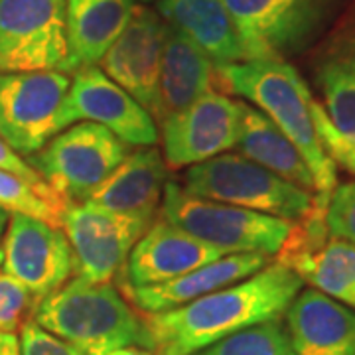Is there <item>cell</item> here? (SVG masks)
<instances>
[{
  "instance_id": "cell-6",
  "label": "cell",
  "mask_w": 355,
  "mask_h": 355,
  "mask_svg": "<svg viewBox=\"0 0 355 355\" xmlns=\"http://www.w3.org/2000/svg\"><path fill=\"white\" fill-rule=\"evenodd\" d=\"M182 188L211 202L300 223L314 211V193L294 186L241 154L225 153L190 166Z\"/></svg>"
},
{
  "instance_id": "cell-33",
  "label": "cell",
  "mask_w": 355,
  "mask_h": 355,
  "mask_svg": "<svg viewBox=\"0 0 355 355\" xmlns=\"http://www.w3.org/2000/svg\"><path fill=\"white\" fill-rule=\"evenodd\" d=\"M8 219H10V214L4 207H0V245H2V239H4V233H6Z\"/></svg>"
},
{
  "instance_id": "cell-22",
  "label": "cell",
  "mask_w": 355,
  "mask_h": 355,
  "mask_svg": "<svg viewBox=\"0 0 355 355\" xmlns=\"http://www.w3.org/2000/svg\"><path fill=\"white\" fill-rule=\"evenodd\" d=\"M217 87H221V83L211 60L182 32L168 26L154 121L162 123L166 116L184 111L205 93L217 91Z\"/></svg>"
},
{
  "instance_id": "cell-35",
  "label": "cell",
  "mask_w": 355,
  "mask_h": 355,
  "mask_svg": "<svg viewBox=\"0 0 355 355\" xmlns=\"http://www.w3.org/2000/svg\"><path fill=\"white\" fill-rule=\"evenodd\" d=\"M140 2H153V0H140Z\"/></svg>"
},
{
  "instance_id": "cell-30",
  "label": "cell",
  "mask_w": 355,
  "mask_h": 355,
  "mask_svg": "<svg viewBox=\"0 0 355 355\" xmlns=\"http://www.w3.org/2000/svg\"><path fill=\"white\" fill-rule=\"evenodd\" d=\"M0 168L2 170H6V172H12L18 178H22L26 182H30L32 186H38V188H50L42 178L38 176V172L32 168V166L26 162L24 158L20 156V154H16L4 142V140L0 139ZM51 190V188H50Z\"/></svg>"
},
{
  "instance_id": "cell-19",
  "label": "cell",
  "mask_w": 355,
  "mask_h": 355,
  "mask_svg": "<svg viewBox=\"0 0 355 355\" xmlns=\"http://www.w3.org/2000/svg\"><path fill=\"white\" fill-rule=\"evenodd\" d=\"M284 316L296 355H355L352 308L314 288H302Z\"/></svg>"
},
{
  "instance_id": "cell-7",
  "label": "cell",
  "mask_w": 355,
  "mask_h": 355,
  "mask_svg": "<svg viewBox=\"0 0 355 355\" xmlns=\"http://www.w3.org/2000/svg\"><path fill=\"white\" fill-rule=\"evenodd\" d=\"M160 217L225 254L277 257L294 225L279 217L191 196L172 180L164 188Z\"/></svg>"
},
{
  "instance_id": "cell-21",
  "label": "cell",
  "mask_w": 355,
  "mask_h": 355,
  "mask_svg": "<svg viewBox=\"0 0 355 355\" xmlns=\"http://www.w3.org/2000/svg\"><path fill=\"white\" fill-rule=\"evenodd\" d=\"M137 0H65L64 73L101 64L137 10Z\"/></svg>"
},
{
  "instance_id": "cell-2",
  "label": "cell",
  "mask_w": 355,
  "mask_h": 355,
  "mask_svg": "<svg viewBox=\"0 0 355 355\" xmlns=\"http://www.w3.org/2000/svg\"><path fill=\"white\" fill-rule=\"evenodd\" d=\"M221 87L265 113L302 154L310 168L318 209H326L338 184L336 162L322 146L314 121L316 97L302 73L291 62H239L217 67Z\"/></svg>"
},
{
  "instance_id": "cell-13",
  "label": "cell",
  "mask_w": 355,
  "mask_h": 355,
  "mask_svg": "<svg viewBox=\"0 0 355 355\" xmlns=\"http://www.w3.org/2000/svg\"><path fill=\"white\" fill-rule=\"evenodd\" d=\"M0 272L24 284L38 300L73 275V251L62 227L44 219L10 214L0 245Z\"/></svg>"
},
{
  "instance_id": "cell-16",
  "label": "cell",
  "mask_w": 355,
  "mask_h": 355,
  "mask_svg": "<svg viewBox=\"0 0 355 355\" xmlns=\"http://www.w3.org/2000/svg\"><path fill=\"white\" fill-rule=\"evenodd\" d=\"M166 28L160 14L139 4L123 34L101 60L103 71L137 99L153 119L158 111Z\"/></svg>"
},
{
  "instance_id": "cell-34",
  "label": "cell",
  "mask_w": 355,
  "mask_h": 355,
  "mask_svg": "<svg viewBox=\"0 0 355 355\" xmlns=\"http://www.w3.org/2000/svg\"><path fill=\"white\" fill-rule=\"evenodd\" d=\"M342 166L345 168V170H349L352 174H355V153L352 154V156H349V158H347V160H345Z\"/></svg>"
},
{
  "instance_id": "cell-1",
  "label": "cell",
  "mask_w": 355,
  "mask_h": 355,
  "mask_svg": "<svg viewBox=\"0 0 355 355\" xmlns=\"http://www.w3.org/2000/svg\"><path fill=\"white\" fill-rule=\"evenodd\" d=\"M302 288L304 282L292 268L272 261L253 277L193 302L146 314L153 352L191 355L245 328L279 320Z\"/></svg>"
},
{
  "instance_id": "cell-24",
  "label": "cell",
  "mask_w": 355,
  "mask_h": 355,
  "mask_svg": "<svg viewBox=\"0 0 355 355\" xmlns=\"http://www.w3.org/2000/svg\"><path fill=\"white\" fill-rule=\"evenodd\" d=\"M235 148L241 153V156L263 166L282 180L310 193L316 191L314 176L298 148L280 132L279 127L265 113L245 101Z\"/></svg>"
},
{
  "instance_id": "cell-15",
  "label": "cell",
  "mask_w": 355,
  "mask_h": 355,
  "mask_svg": "<svg viewBox=\"0 0 355 355\" xmlns=\"http://www.w3.org/2000/svg\"><path fill=\"white\" fill-rule=\"evenodd\" d=\"M277 261L310 288L355 310V245L328 233L324 211L316 205L306 219L292 225Z\"/></svg>"
},
{
  "instance_id": "cell-18",
  "label": "cell",
  "mask_w": 355,
  "mask_h": 355,
  "mask_svg": "<svg viewBox=\"0 0 355 355\" xmlns=\"http://www.w3.org/2000/svg\"><path fill=\"white\" fill-rule=\"evenodd\" d=\"M272 263V257L259 253L225 254L209 265H203L188 275H182L174 280H168L154 286H130L123 284L125 298L130 300L139 312L158 314L166 310H174L178 306L193 302L211 292L221 291L239 280L253 277Z\"/></svg>"
},
{
  "instance_id": "cell-23",
  "label": "cell",
  "mask_w": 355,
  "mask_h": 355,
  "mask_svg": "<svg viewBox=\"0 0 355 355\" xmlns=\"http://www.w3.org/2000/svg\"><path fill=\"white\" fill-rule=\"evenodd\" d=\"M156 12L211 60L216 67L245 62V50L221 0H156Z\"/></svg>"
},
{
  "instance_id": "cell-31",
  "label": "cell",
  "mask_w": 355,
  "mask_h": 355,
  "mask_svg": "<svg viewBox=\"0 0 355 355\" xmlns=\"http://www.w3.org/2000/svg\"><path fill=\"white\" fill-rule=\"evenodd\" d=\"M0 355H20V340L12 331H0Z\"/></svg>"
},
{
  "instance_id": "cell-5",
  "label": "cell",
  "mask_w": 355,
  "mask_h": 355,
  "mask_svg": "<svg viewBox=\"0 0 355 355\" xmlns=\"http://www.w3.org/2000/svg\"><path fill=\"white\" fill-rule=\"evenodd\" d=\"M310 53L318 137L336 166L355 153V0Z\"/></svg>"
},
{
  "instance_id": "cell-26",
  "label": "cell",
  "mask_w": 355,
  "mask_h": 355,
  "mask_svg": "<svg viewBox=\"0 0 355 355\" xmlns=\"http://www.w3.org/2000/svg\"><path fill=\"white\" fill-rule=\"evenodd\" d=\"M191 355H296L292 349L286 326L279 320H268L227 336Z\"/></svg>"
},
{
  "instance_id": "cell-8",
  "label": "cell",
  "mask_w": 355,
  "mask_h": 355,
  "mask_svg": "<svg viewBox=\"0 0 355 355\" xmlns=\"http://www.w3.org/2000/svg\"><path fill=\"white\" fill-rule=\"evenodd\" d=\"M128 154L130 146L111 130L95 123H76L26 162L69 207L89 202Z\"/></svg>"
},
{
  "instance_id": "cell-9",
  "label": "cell",
  "mask_w": 355,
  "mask_h": 355,
  "mask_svg": "<svg viewBox=\"0 0 355 355\" xmlns=\"http://www.w3.org/2000/svg\"><path fill=\"white\" fill-rule=\"evenodd\" d=\"M69 76L62 71L0 73V139L22 158L42 150L58 132Z\"/></svg>"
},
{
  "instance_id": "cell-32",
  "label": "cell",
  "mask_w": 355,
  "mask_h": 355,
  "mask_svg": "<svg viewBox=\"0 0 355 355\" xmlns=\"http://www.w3.org/2000/svg\"><path fill=\"white\" fill-rule=\"evenodd\" d=\"M105 355H156V352L146 349V347H121V349H114Z\"/></svg>"
},
{
  "instance_id": "cell-20",
  "label": "cell",
  "mask_w": 355,
  "mask_h": 355,
  "mask_svg": "<svg viewBox=\"0 0 355 355\" xmlns=\"http://www.w3.org/2000/svg\"><path fill=\"white\" fill-rule=\"evenodd\" d=\"M166 184L168 166L162 153L156 146H142L130 150L123 164L103 182L89 202L153 225Z\"/></svg>"
},
{
  "instance_id": "cell-14",
  "label": "cell",
  "mask_w": 355,
  "mask_h": 355,
  "mask_svg": "<svg viewBox=\"0 0 355 355\" xmlns=\"http://www.w3.org/2000/svg\"><path fill=\"white\" fill-rule=\"evenodd\" d=\"M150 227L135 217L114 214L97 203L69 205L62 229L73 251V272L91 282H109L125 268L135 243Z\"/></svg>"
},
{
  "instance_id": "cell-10",
  "label": "cell",
  "mask_w": 355,
  "mask_h": 355,
  "mask_svg": "<svg viewBox=\"0 0 355 355\" xmlns=\"http://www.w3.org/2000/svg\"><path fill=\"white\" fill-rule=\"evenodd\" d=\"M65 58V0H0V73H64Z\"/></svg>"
},
{
  "instance_id": "cell-4",
  "label": "cell",
  "mask_w": 355,
  "mask_h": 355,
  "mask_svg": "<svg viewBox=\"0 0 355 355\" xmlns=\"http://www.w3.org/2000/svg\"><path fill=\"white\" fill-rule=\"evenodd\" d=\"M245 62H291L328 34L352 0H221Z\"/></svg>"
},
{
  "instance_id": "cell-12",
  "label": "cell",
  "mask_w": 355,
  "mask_h": 355,
  "mask_svg": "<svg viewBox=\"0 0 355 355\" xmlns=\"http://www.w3.org/2000/svg\"><path fill=\"white\" fill-rule=\"evenodd\" d=\"M243 119V101L223 91H209L190 107L166 116L162 158L168 170L202 164L235 148Z\"/></svg>"
},
{
  "instance_id": "cell-17",
  "label": "cell",
  "mask_w": 355,
  "mask_h": 355,
  "mask_svg": "<svg viewBox=\"0 0 355 355\" xmlns=\"http://www.w3.org/2000/svg\"><path fill=\"white\" fill-rule=\"evenodd\" d=\"M225 257L214 245L200 241L166 219L154 221L135 243L125 265V284L154 286Z\"/></svg>"
},
{
  "instance_id": "cell-11",
  "label": "cell",
  "mask_w": 355,
  "mask_h": 355,
  "mask_svg": "<svg viewBox=\"0 0 355 355\" xmlns=\"http://www.w3.org/2000/svg\"><path fill=\"white\" fill-rule=\"evenodd\" d=\"M76 123L101 125L130 148L154 146L158 140L153 114L97 65L77 69L69 81L58 127L64 130Z\"/></svg>"
},
{
  "instance_id": "cell-27",
  "label": "cell",
  "mask_w": 355,
  "mask_h": 355,
  "mask_svg": "<svg viewBox=\"0 0 355 355\" xmlns=\"http://www.w3.org/2000/svg\"><path fill=\"white\" fill-rule=\"evenodd\" d=\"M38 298L18 280L0 272V331H16L34 316Z\"/></svg>"
},
{
  "instance_id": "cell-28",
  "label": "cell",
  "mask_w": 355,
  "mask_h": 355,
  "mask_svg": "<svg viewBox=\"0 0 355 355\" xmlns=\"http://www.w3.org/2000/svg\"><path fill=\"white\" fill-rule=\"evenodd\" d=\"M324 223L330 235L355 245V180L336 184L324 209Z\"/></svg>"
},
{
  "instance_id": "cell-25",
  "label": "cell",
  "mask_w": 355,
  "mask_h": 355,
  "mask_svg": "<svg viewBox=\"0 0 355 355\" xmlns=\"http://www.w3.org/2000/svg\"><path fill=\"white\" fill-rule=\"evenodd\" d=\"M0 207L8 214H26V216L44 219L51 225L62 227L67 205L60 196H55L50 188L32 186L12 172L0 168Z\"/></svg>"
},
{
  "instance_id": "cell-29",
  "label": "cell",
  "mask_w": 355,
  "mask_h": 355,
  "mask_svg": "<svg viewBox=\"0 0 355 355\" xmlns=\"http://www.w3.org/2000/svg\"><path fill=\"white\" fill-rule=\"evenodd\" d=\"M20 355H83L73 345L51 336L30 318L20 328Z\"/></svg>"
},
{
  "instance_id": "cell-3",
  "label": "cell",
  "mask_w": 355,
  "mask_h": 355,
  "mask_svg": "<svg viewBox=\"0 0 355 355\" xmlns=\"http://www.w3.org/2000/svg\"><path fill=\"white\" fill-rule=\"evenodd\" d=\"M32 320L83 355H105L121 347L153 349L144 318L109 282L67 280L40 300Z\"/></svg>"
}]
</instances>
